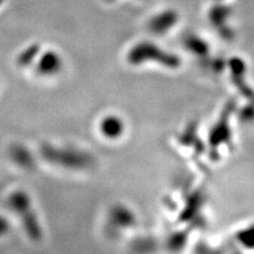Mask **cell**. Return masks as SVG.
Returning a JSON list of instances; mask_svg holds the SVG:
<instances>
[{
	"label": "cell",
	"mask_w": 254,
	"mask_h": 254,
	"mask_svg": "<svg viewBox=\"0 0 254 254\" xmlns=\"http://www.w3.org/2000/svg\"><path fill=\"white\" fill-rule=\"evenodd\" d=\"M41 155L47 162L69 171H86L94 165V157L87 150L73 146H58L45 143Z\"/></svg>",
	"instance_id": "6da1fadb"
},
{
	"label": "cell",
	"mask_w": 254,
	"mask_h": 254,
	"mask_svg": "<svg viewBox=\"0 0 254 254\" xmlns=\"http://www.w3.org/2000/svg\"><path fill=\"white\" fill-rule=\"evenodd\" d=\"M6 206L20 218L21 225L31 241L39 242L42 240L43 230L27 192L22 190H14L7 197Z\"/></svg>",
	"instance_id": "7a4b0ae2"
},
{
	"label": "cell",
	"mask_w": 254,
	"mask_h": 254,
	"mask_svg": "<svg viewBox=\"0 0 254 254\" xmlns=\"http://www.w3.org/2000/svg\"><path fill=\"white\" fill-rule=\"evenodd\" d=\"M9 156L16 165L23 170H33L36 165L34 155L27 146L20 144V143L10 147Z\"/></svg>",
	"instance_id": "3957f363"
},
{
	"label": "cell",
	"mask_w": 254,
	"mask_h": 254,
	"mask_svg": "<svg viewBox=\"0 0 254 254\" xmlns=\"http://www.w3.org/2000/svg\"><path fill=\"white\" fill-rule=\"evenodd\" d=\"M100 132L107 139H117L123 132L124 125L120 118L109 115L105 116L99 123Z\"/></svg>",
	"instance_id": "277c9868"
},
{
	"label": "cell",
	"mask_w": 254,
	"mask_h": 254,
	"mask_svg": "<svg viewBox=\"0 0 254 254\" xmlns=\"http://www.w3.org/2000/svg\"><path fill=\"white\" fill-rule=\"evenodd\" d=\"M11 224L6 217L0 215V236H4L10 232Z\"/></svg>",
	"instance_id": "5b68a950"
}]
</instances>
